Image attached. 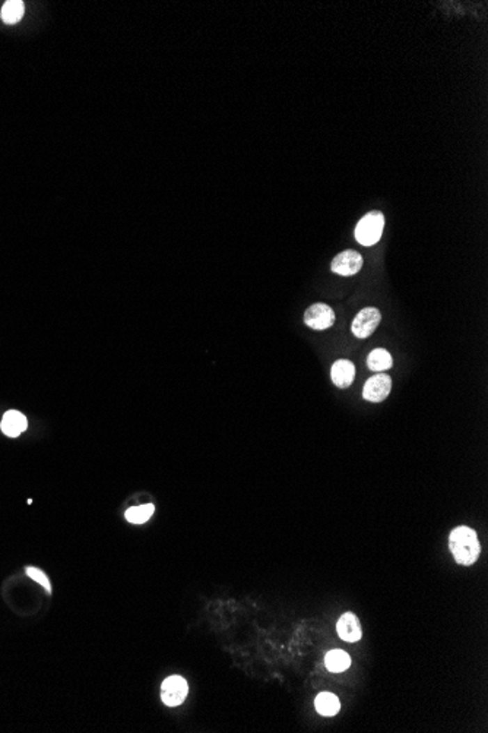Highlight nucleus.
<instances>
[{
  "instance_id": "obj_3",
  "label": "nucleus",
  "mask_w": 488,
  "mask_h": 733,
  "mask_svg": "<svg viewBox=\"0 0 488 733\" xmlns=\"http://www.w3.org/2000/svg\"><path fill=\"white\" fill-rule=\"evenodd\" d=\"M380 321L381 315L379 309H376V307H364V309H361L357 314V316L354 318L351 324V331L357 339H367V337H370L377 330Z\"/></svg>"
},
{
  "instance_id": "obj_12",
  "label": "nucleus",
  "mask_w": 488,
  "mask_h": 733,
  "mask_svg": "<svg viewBox=\"0 0 488 733\" xmlns=\"http://www.w3.org/2000/svg\"><path fill=\"white\" fill-rule=\"evenodd\" d=\"M315 706H316V710H317L319 714L326 716V717L335 716L339 711V709H341V704H339L338 697L331 694V693H320L316 697Z\"/></svg>"
},
{
  "instance_id": "obj_15",
  "label": "nucleus",
  "mask_w": 488,
  "mask_h": 733,
  "mask_svg": "<svg viewBox=\"0 0 488 733\" xmlns=\"http://www.w3.org/2000/svg\"><path fill=\"white\" fill-rule=\"evenodd\" d=\"M154 509L155 507L152 504H146L142 507H133L126 511V518L129 520V523L141 524V523L148 521V518L154 514Z\"/></svg>"
},
{
  "instance_id": "obj_11",
  "label": "nucleus",
  "mask_w": 488,
  "mask_h": 733,
  "mask_svg": "<svg viewBox=\"0 0 488 733\" xmlns=\"http://www.w3.org/2000/svg\"><path fill=\"white\" fill-rule=\"evenodd\" d=\"M392 363L393 360H392L391 353L384 348H375L367 357L368 369H372L375 372H383V371L391 369Z\"/></svg>"
},
{
  "instance_id": "obj_1",
  "label": "nucleus",
  "mask_w": 488,
  "mask_h": 733,
  "mask_svg": "<svg viewBox=\"0 0 488 733\" xmlns=\"http://www.w3.org/2000/svg\"><path fill=\"white\" fill-rule=\"evenodd\" d=\"M449 549L457 564L469 566L480 558L481 545L477 533L471 527L461 525L449 536Z\"/></svg>"
},
{
  "instance_id": "obj_10",
  "label": "nucleus",
  "mask_w": 488,
  "mask_h": 733,
  "mask_svg": "<svg viewBox=\"0 0 488 733\" xmlns=\"http://www.w3.org/2000/svg\"><path fill=\"white\" fill-rule=\"evenodd\" d=\"M26 417L17 412V410H10V412H8L5 416H3V420H2V432L9 436V438H17L18 435H21L25 429H26Z\"/></svg>"
},
{
  "instance_id": "obj_5",
  "label": "nucleus",
  "mask_w": 488,
  "mask_h": 733,
  "mask_svg": "<svg viewBox=\"0 0 488 733\" xmlns=\"http://www.w3.org/2000/svg\"><path fill=\"white\" fill-rule=\"evenodd\" d=\"M189 693V685L182 677H170L161 686V698L168 707H177L186 700Z\"/></svg>"
},
{
  "instance_id": "obj_13",
  "label": "nucleus",
  "mask_w": 488,
  "mask_h": 733,
  "mask_svg": "<svg viewBox=\"0 0 488 733\" xmlns=\"http://www.w3.org/2000/svg\"><path fill=\"white\" fill-rule=\"evenodd\" d=\"M324 665L331 672H344L351 666V657L343 650H332L324 657Z\"/></svg>"
},
{
  "instance_id": "obj_7",
  "label": "nucleus",
  "mask_w": 488,
  "mask_h": 733,
  "mask_svg": "<svg viewBox=\"0 0 488 733\" xmlns=\"http://www.w3.org/2000/svg\"><path fill=\"white\" fill-rule=\"evenodd\" d=\"M361 268H363V256L357 251H352V249H348V251L338 254L332 259V263H331V270L335 274L344 275V277L356 275Z\"/></svg>"
},
{
  "instance_id": "obj_8",
  "label": "nucleus",
  "mask_w": 488,
  "mask_h": 733,
  "mask_svg": "<svg viewBox=\"0 0 488 733\" xmlns=\"http://www.w3.org/2000/svg\"><path fill=\"white\" fill-rule=\"evenodd\" d=\"M336 633L347 642L360 641L363 631H361L360 619L356 617V613H351V612L344 613L336 624Z\"/></svg>"
},
{
  "instance_id": "obj_2",
  "label": "nucleus",
  "mask_w": 488,
  "mask_h": 733,
  "mask_svg": "<svg viewBox=\"0 0 488 733\" xmlns=\"http://www.w3.org/2000/svg\"><path fill=\"white\" fill-rule=\"evenodd\" d=\"M384 215L380 211H372L365 214L356 227V239L363 246L376 245L383 233Z\"/></svg>"
},
{
  "instance_id": "obj_16",
  "label": "nucleus",
  "mask_w": 488,
  "mask_h": 733,
  "mask_svg": "<svg viewBox=\"0 0 488 733\" xmlns=\"http://www.w3.org/2000/svg\"><path fill=\"white\" fill-rule=\"evenodd\" d=\"M26 574L29 578H33L36 582H38L40 585H42L44 589H46V592L50 594L52 593V584H50V580L49 577L42 573V571L40 568H36V566H28L26 568Z\"/></svg>"
},
{
  "instance_id": "obj_9",
  "label": "nucleus",
  "mask_w": 488,
  "mask_h": 733,
  "mask_svg": "<svg viewBox=\"0 0 488 733\" xmlns=\"http://www.w3.org/2000/svg\"><path fill=\"white\" fill-rule=\"evenodd\" d=\"M331 378L338 388H348L354 383V378H356V366L347 359L336 360L332 364Z\"/></svg>"
},
{
  "instance_id": "obj_14",
  "label": "nucleus",
  "mask_w": 488,
  "mask_h": 733,
  "mask_svg": "<svg viewBox=\"0 0 488 733\" xmlns=\"http://www.w3.org/2000/svg\"><path fill=\"white\" fill-rule=\"evenodd\" d=\"M24 2H21V0H10V2L3 5L0 17H2L5 24H17L24 17Z\"/></svg>"
},
{
  "instance_id": "obj_6",
  "label": "nucleus",
  "mask_w": 488,
  "mask_h": 733,
  "mask_svg": "<svg viewBox=\"0 0 488 733\" xmlns=\"http://www.w3.org/2000/svg\"><path fill=\"white\" fill-rule=\"evenodd\" d=\"M392 389V379L386 373H377L370 378L363 389L364 400L370 403H381L388 399Z\"/></svg>"
},
{
  "instance_id": "obj_4",
  "label": "nucleus",
  "mask_w": 488,
  "mask_h": 733,
  "mask_svg": "<svg viewBox=\"0 0 488 733\" xmlns=\"http://www.w3.org/2000/svg\"><path fill=\"white\" fill-rule=\"evenodd\" d=\"M304 324L316 331L328 330L335 324V312L328 304L315 303L306 311Z\"/></svg>"
}]
</instances>
